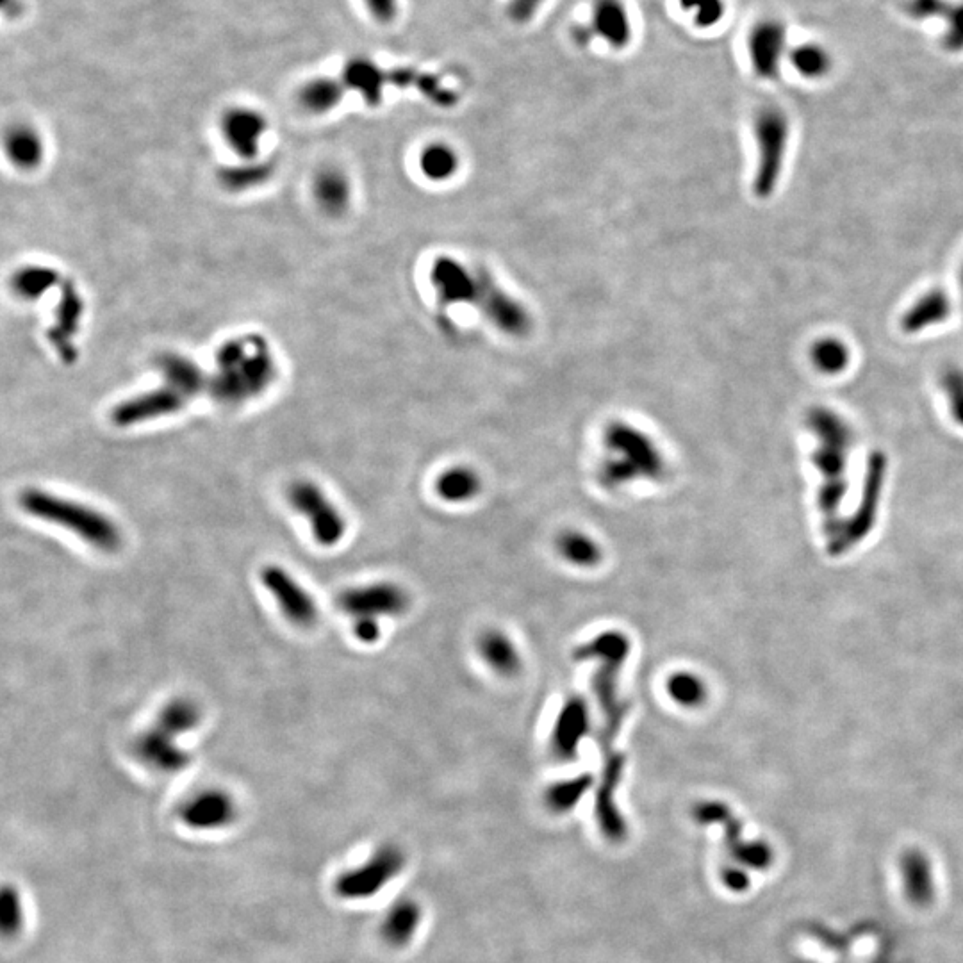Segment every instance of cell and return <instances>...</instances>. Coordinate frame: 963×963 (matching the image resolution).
<instances>
[{
  "label": "cell",
  "instance_id": "cell-6",
  "mask_svg": "<svg viewBox=\"0 0 963 963\" xmlns=\"http://www.w3.org/2000/svg\"><path fill=\"white\" fill-rule=\"evenodd\" d=\"M405 855L402 849L386 844L380 846L373 855L350 871L339 874L334 890L339 898L346 901H359L377 896L387 883L395 880L404 871Z\"/></svg>",
  "mask_w": 963,
  "mask_h": 963
},
{
  "label": "cell",
  "instance_id": "cell-2",
  "mask_svg": "<svg viewBox=\"0 0 963 963\" xmlns=\"http://www.w3.org/2000/svg\"><path fill=\"white\" fill-rule=\"evenodd\" d=\"M213 396L222 404H241L263 393L275 379V361L261 338L232 339L218 352Z\"/></svg>",
  "mask_w": 963,
  "mask_h": 963
},
{
  "label": "cell",
  "instance_id": "cell-39",
  "mask_svg": "<svg viewBox=\"0 0 963 963\" xmlns=\"http://www.w3.org/2000/svg\"><path fill=\"white\" fill-rule=\"evenodd\" d=\"M22 924H24V905L20 894L13 887H4L0 898V930L6 937H11L22 928Z\"/></svg>",
  "mask_w": 963,
  "mask_h": 963
},
{
  "label": "cell",
  "instance_id": "cell-13",
  "mask_svg": "<svg viewBox=\"0 0 963 963\" xmlns=\"http://www.w3.org/2000/svg\"><path fill=\"white\" fill-rule=\"evenodd\" d=\"M220 129L229 149L241 159L252 161L259 154L268 122L257 109L236 106L223 113Z\"/></svg>",
  "mask_w": 963,
  "mask_h": 963
},
{
  "label": "cell",
  "instance_id": "cell-20",
  "mask_svg": "<svg viewBox=\"0 0 963 963\" xmlns=\"http://www.w3.org/2000/svg\"><path fill=\"white\" fill-rule=\"evenodd\" d=\"M477 650L478 655L486 662V666L493 669L496 675H518L519 669L523 666L518 646L502 630H496V628L486 630L478 637Z\"/></svg>",
  "mask_w": 963,
  "mask_h": 963
},
{
  "label": "cell",
  "instance_id": "cell-31",
  "mask_svg": "<svg viewBox=\"0 0 963 963\" xmlns=\"http://www.w3.org/2000/svg\"><path fill=\"white\" fill-rule=\"evenodd\" d=\"M59 282V273L50 266H24L20 268L13 279L11 286L15 295L24 300H38L47 291L56 288Z\"/></svg>",
  "mask_w": 963,
  "mask_h": 963
},
{
  "label": "cell",
  "instance_id": "cell-5",
  "mask_svg": "<svg viewBox=\"0 0 963 963\" xmlns=\"http://www.w3.org/2000/svg\"><path fill=\"white\" fill-rule=\"evenodd\" d=\"M753 136L758 150L753 193L755 197L766 200L773 197L782 177L791 138L789 116L780 107H760L753 118Z\"/></svg>",
  "mask_w": 963,
  "mask_h": 963
},
{
  "label": "cell",
  "instance_id": "cell-3",
  "mask_svg": "<svg viewBox=\"0 0 963 963\" xmlns=\"http://www.w3.org/2000/svg\"><path fill=\"white\" fill-rule=\"evenodd\" d=\"M603 436L607 457L601 462L598 475L601 486L618 489L639 480H659L666 473L659 446L639 428L614 421L605 428Z\"/></svg>",
  "mask_w": 963,
  "mask_h": 963
},
{
  "label": "cell",
  "instance_id": "cell-7",
  "mask_svg": "<svg viewBox=\"0 0 963 963\" xmlns=\"http://www.w3.org/2000/svg\"><path fill=\"white\" fill-rule=\"evenodd\" d=\"M289 502L295 511L309 519L316 543L325 548L336 546L346 534V521L334 503L313 482H297L289 489Z\"/></svg>",
  "mask_w": 963,
  "mask_h": 963
},
{
  "label": "cell",
  "instance_id": "cell-45",
  "mask_svg": "<svg viewBox=\"0 0 963 963\" xmlns=\"http://www.w3.org/2000/svg\"><path fill=\"white\" fill-rule=\"evenodd\" d=\"M960 288H962V304H963V264H962V270H960Z\"/></svg>",
  "mask_w": 963,
  "mask_h": 963
},
{
  "label": "cell",
  "instance_id": "cell-15",
  "mask_svg": "<svg viewBox=\"0 0 963 963\" xmlns=\"http://www.w3.org/2000/svg\"><path fill=\"white\" fill-rule=\"evenodd\" d=\"M591 728V714L587 701L571 696L560 708L552 730V753L562 762L577 758L582 741Z\"/></svg>",
  "mask_w": 963,
  "mask_h": 963
},
{
  "label": "cell",
  "instance_id": "cell-41",
  "mask_svg": "<svg viewBox=\"0 0 963 963\" xmlns=\"http://www.w3.org/2000/svg\"><path fill=\"white\" fill-rule=\"evenodd\" d=\"M363 4L368 15L380 25L393 24L400 11L398 0H363Z\"/></svg>",
  "mask_w": 963,
  "mask_h": 963
},
{
  "label": "cell",
  "instance_id": "cell-37",
  "mask_svg": "<svg viewBox=\"0 0 963 963\" xmlns=\"http://www.w3.org/2000/svg\"><path fill=\"white\" fill-rule=\"evenodd\" d=\"M270 175H272V166L264 165V163L263 165L261 163L259 165L248 163V165L223 170L222 182L227 190H248V188H256L259 184H263Z\"/></svg>",
  "mask_w": 963,
  "mask_h": 963
},
{
  "label": "cell",
  "instance_id": "cell-12",
  "mask_svg": "<svg viewBox=\"0 0 963 963\" xmlns=\"http://www.w3.org/2000/svg\"><path fill=\"white\" fill-rule=\"evenodd\" d=\"M182 823L197 832L222 830L236 819V803L231 794L207 789L191 796L179 808Z\"/></svg>",
  "mask_w": 963,
  "mask_h": 963
},
{
  "label": "cell",
  "instance_id": "cell-17",
  "mask_svg": "<svg viewBox=\"0 0 963 963\" xmlns=\"http://www.w3.org/2000/svg\"><path fill=\"white\" fill-rule=\"evenodd\" d=\"M749 59L755 74L762 79H774L780 70V59L785 49V29L776 20L758 22L748 40Z\"/></svg>",
  "mask_w": 963,
  "mask_h": 963
},
{
  "label": "cell",
  "instance_id": "cell-21",
  "mask_svg": "<svg viewBox=\"0 0 963 963\" xmlns=\"http://www.w3.org/2000/svg\"><path fill=\"white\" fill-rule=\"evenodd\" d=\"M341 81L346 90H354L363 97L368 106H377L384 95V86L389 83L386 74L377 63L371 59L354 58L348 61L341 74Z\"/></svg>",
  "mask_w": 963,
  "mask_h": 963
},
{
  "label": "cell",
  "instance_id": "cell-26",
  "mask_svg": "<svg viewBox=\"0 0 963 963\" xmlns=\"http://www.w3.org/2000/svg\"><path fill=\"white\" fill-rule=\"evenodd\" d=\"M6 152L13 165L22 170H33L43 161V140L31 125L18 124L6 136Z\"/></svg>",
  "mask_w": 963,
  "mask_h": 963
},
{
  "label": "cell",
  "instance_id": "cell-10",
  "mask_svg": "<svg viewBox=\"0 0 963 963\" xmlns=\"http://www.w3.org/2000/svg\"><path fill=\"white\" fill-rule=\"evenodd\" d=\"M261 582L266 591L275 598L280 612L288 618L291 625L298 628H311L316 625L320 616L316 603L286 569L266 566L261 571Z\"/></svg>",
  "mask_w": 963,
  "mask_h": 963
},
{
  "label": "cell",
  "instance_id": "cell-14",
  "mask_svg": "<svg viewBox=\"0 0 963 963\" xmlns=\"http://www.w3.org/2000/svg\"><path fill=\"white\" fill-rule=\"evenodd\" d=\"M430 277L432 286L436 288L439 304L443 307L475 305L477 302L480 272H471L468 266L450 257H439L432 266Z\"/></svg>",
  "mask_w": 963,
  "mask_h": 963
},
{
  "label": "cell",
  "instance_id": "cell-38",
  "mask_svg": "<svg viewBox=\"0 0 963 963\" xmlns=\"http://www.w3.org/2000/svg\"><path fill=\"white\" fill-rule=\"evenodd\" d=\"M939 386L946 395L953 420L963 427V368L949 364L940 371Z\"/></svg>",
  "mask_w": 963,
  "mask_h": 963
},
{
  "label": "cell",
  "instance_id": "cell-36",
  "mask_svg": "<svg viewBox=\"0 0 963 963\" xmlns=\"http://www.w3.org/2000/svg\"><path fill=\"white\" fill-rule=\"evenodd\" d=\"M792 66L807 79H821L832 70V56L815 43L801 45L791 56Z\"/></svg>",
  "mask_w": 963,
  "mask_h": 963
},
{
  "label": "cell",
  "instance_id": "cell-42",
  "mask_svg": "<svg viewBox=\"0 0 963 963\" xmlns=\"http://www.w3.org/2000/svg\"><path fill=\"white\" fill-rule=\"evenodd\" d=\"M546 0H509L507 15L514 24H530Z\"/></svg>",
  "mask_w": 963,
  "mask_h": 963
},
{
  "label": "cell",
  "instance_id": "cell-11",
  "mask_svg": "<svg viewBox=\"0 0 963 963\" xmlns=\"http://www.w3.org/2000/svg\"><path fill=\"white\" fill-rule=\"evenodd\" d=\"M480 313L493 323L494 327L509 336H525L530 329V314L516 298L503 291L493 277L480 270V288L477 302Z\"/></svg>",
  "mask_w": 963,
  "mask_h": 963
},
{
  "label": "cell",
  "instance_id": "cell-22",
  "mask_svg": "<svg viewBox=\"0 0 963 963\" xmlns=\"http://www.w3.org/2000/svg\"><path fill=\"white\" fill-rule=\"evenodd\" d=\"M83 311V300L79 297L74 284H65L63 295L59 300L58 321H56V327L50 330L49 338L66 361L74 359L72 338H74L75 330L79 327Z\"/></svg>",
  "mask_w": 963,
  "mask_h": 963
},
{
  "label": "cell",
  "instance_id": "cell-9",
  "mask_svg": "<svg viewBox=\"0 0 963 963\" xmlns=\"http://www.w3.org/2000/svg\"><path fill=\"white\" fill-rule=\"evenodd\" d=\"M191 400L179 389L163 382V386L145 391L143 395L127 398L111 412L116 427H134L156 418L170 416L181 411Z\"/></svg>",
  "mask_w": 963,
  "mask_h": 963
},
{
  "label": "cell",
  "instance_id": "cell-8",
  "mask_svg": "<svg viewBox=\"0 0 963 963\" xmlns=\"http://www.w3.org/2000/svg\"><path fill=\"white\" fill-rule=\"evenodd\" d=\"M339 609L354 619L396 618L402 616L411 605L409 594L400 585L391 582L363 585L346 589L339 596Z\"/></svg>",
  "mask_w": 963,
  "mask_h": 963
},
{
  "label": "cell",
  "instance_id": "cell-30",
  "mask_svg": "<svg viewBox=\"0 0 963 963\" xmlns=\"http://www.w3.org/2000/svg\"><path fill=\"white\" fill-rule=\"evenodd\" d=\"M557 552L575 568H594L601 560V546L580 530H564L557 537Z\"/></svg>",
  "mask_w": 963,
  "mask_h": 963
},
{
  "label": "cell",
  "instance_id": "cell-23",
  "mask_svg": "<svg viewBox=\"0 0 963 963\" xmlns=\"http://www.w3.org/2000/svg\"><path fill=\"white\" fill-rule=\"evenodd\" d=\"M341 77H313L298 90V104L311 115H325L345 97Z\"/></svg>",
  "mask_w": 963,
  "mask_h": 963
},
{
  "label": "cell",
  "instance_id": "cell-34",
  "mask_svg": "<svg viewBox=\"0 0 963 963\" xmlns=\"http://www.w3.org/2000/svg\"><path fill=\"white\" fill-rule=\"evenodd\" d=\"M420 168L430 181H448L459 170V156L446 143H430L421 152Z\"/></svg>",
  "mask_w": 963,
  "mask_h": 963
},
{
  "label": "cell",
  "instance_id": "cell-16",
  "mask_svg": "<svg viewBox=\"0 0 963 963\" xmlns=\"http://www.w3.org/2000/svg\"><path fill=\"white\" fill-rule=\"evenodd\" d=\"M134 753L140 758L141 764L157 773H179L191 762L190 753L177 746L175 737L159 726H152L147 732L141 733L134 742Z\"/></svg>",
  "mask_w": 963,
  "mask_h": 963
},
{
  "label": "cell",
  "instance_id": "cell-4",
  "mask_svg": "<svg viewBox=\"0 0 963 963\" xmlns=\"http://www.w3.org/2000/svg\"><path fill=\"white\" fill-rule=\"evenodd\" d=\"M18 502L29 516L74 532L99 552L115 553L122 546V532L115 521L88 505L34 487L22 491Z\"/></svg>",
  "mask_w": 963,
  "mask_h": 963
},
{
  "label": "cell",
  "instance_id": "cell-18",
  "mask_svg": "<svg viewBox=\"0 0 963 963\" xmlns=\"http://www.w3.org/2000/svg\"><path fill=\"white\" fill-rule=\"evenodd\" d=\"M594 36L610 49L623 50L632 43L634 27L623 0H594L591 11Z\"/></svg>",
  "mask_w": 963,
  "mask_h": 963
},
{
  "label": "cell",
  "instance_id": "cell-35",
  "mask_svg": "<svg viewBox=\"0 0 963 963\" xmlns=\"http://www.w3.org/2000/svg\"><path fill=\"white\" fill-rule=\"evenodd\" d=\"M666 691L667 696L675 701L676 705L684 708L698 707L707 696L703 682L689 671H676L669 676Z\"/></svg>",
  "mask_w": 963,
  "mask_h": 963
},
{
  "label": "cell",
  "instance_id": "cell-32",
  "mask_svg": "<svg viewBox=\"0 0 963 963\" xmlns=\"http://www.w3.org/2000/svg\"><path fill=\"white\" fill-rule=\"evenodd\" d=\"M593 787L591 774H580L564 782L553 783L546 791V805L553 814H568L577 807L585 794Z\"/></svg>",
  "mask_w": 963,
  "mask_h": 963
},
{
  "label": "cell",
  "instance_id": "cell-44",
  "mask_svg": "<svg viewBox=\"0 0 963 963\" xmlns=\"http://www.w3.org/2000/svg\"><path fill=\"white\" fill-rule=\"evenodd\" d=\"M571 38H573L575 43L580 45V47H585V45L593 42V38H596V36H594L591 25H589V27H585V25H575L573 31H571Z\"/></svg>",
  "mask_w": 963,
  "mask_h": 963
},
{
  "label": "cell",
  "instance_id": "cell-28",
  "mask_svg": "<svg viewBox=\"0 0 963 963\" xmlns=\"http://www.w3.org/2000/svg\"><path fill=\"white\" fill-rule=\"evenodd\" d=\"M810 363L815 370L828 377H837L848 370L851 364V348L844 339L837 336H823L815 339L808 350Z\"/></svg>",
  "mask_w": 963,
  "mask_h": 963
},
{
  "label": "cell",
  "instance_id": "cell-29",
  "mask_svg": "<svg viewBox=\"0 0 963 963\" xmlns=\"http://www.w3.org/2000/svg\"><path fill=\"white\" fill-rule=\"evenodd\" d=\"M350 182L339 170H323L314 181V198L318 206L329 214H341L350 204Z\"/></svg>",
  "mask_w": 963,
  "mask_h": 963
},
{
  "label": "cell",
  "instance_id": "cell-19",
  "mask_svg": "<svg viewBox=\"0 0 963 963\" xmlns=\"http://www.w3.org/2000/svg\"><path fill=\"white\" fill-rule=\"evenodd\" d=\"M953 313V302L946 289L933 288L922 293L901 316V330L905 334H921L926 329L946 323Z\"/></svg>",
  "mask_w": 963,
  "mask_h": 963
},
{
  "label": "cell",
  "instance_id": "cell-40",
  "mask_svg": "<svg viewBox=\"0 0 963 963\" xmlns=\"http://www.w3.org/2000/svg\"><path fill=\"white\" fill-rule=\"evenodd\" d=\"M678 4L692 13L694 24L700 29L714 27L725 17V0H678Z\"/></svg>",
  "mask_w": 963,
  "mask_h": 963
},
{
  "label": "cell",
  "instance_id": "cell-24",
  "mask_svg": "<svg viewBox=\"0 0 963 963\" xmlns=\"http://www.w3.org/2000/svg\"><path fill=\"white\" fill-rule=\"evenodd\" d=\"M159 368L163 371L166 384L179 389L181 393L193 400L200 395V391L207 386L206 371L202 370L195 361L179 354H166L159 361Z\"/></svg>",
  "mask_w": 963,
  "mask_h": 963
},
{
  "label": "cell",
  "instance_id": "cell-27",
  "mask_svg": "<svg viewBox=\"0 0 963 963\" xmlns=\"http://www.w3.org/2000/svg\"><path fill=\"white\" fill-rule=\"evenodd\" d=\"M482 489L480 475L468 466H453L443 471L436 480V493L446 503H468L475 500Z\"/></svg>",
  "mask_w": 963,
  "mask_h": 963
},
{
  "label": "cell",
  "instance_id": "cell-25",
  "mask_svg": "<svg viewBox=\"0 0 963 963\" xmlns=\"http://www.w3.org/2000/svg\"><path fill=\"white\" fill-rule=\"evenodd\" d=\"M420 922V905L411 899H402L387 912L380 926V935L389 946L402 947L411 942Z\"/></svg>",
  "mask_w": 963,
  "mask_h": 963
},
{
  "label": "cell",
  "instance_id": "cell-43",
  "mask_svg": "<svg viewBox=\"0 0 963 963\" xmlns=\"http://www.w3.org/2000/svg\"><path fill=\"white\" fill-rule=\"evenodd\" d=\"M354 635L364 644H373L380 639V623L373 619H355Z\"/></svg>",
  "mask_w": 963,
  "mask_h": 963
},
{
  "label": "cell",
  "instance_id": "cell-33",
  "mask_svg": "<svg viewBox=\"0 0 963 963\" xmlns=\"http://www.w3.org/2000/svg\"><path fill=\"white\" fill-rule=\"evenodd\" d=\"M200 725V708L186 698H175L166 703L165 708L157 716L156 726L179 737L182 733L191 732Z\"/></svg>",
  "mask_w": 963,
  "mask_h": 963
},
{
  "label": "cell",
  "instance_id": "cell-1",
  "mask_svg": "<svg viewBox=\"0 0 963 963\" xmlns=\"http://www.w3.org/2000/svg\"><path fill=\"white\" fill-rule=\"evenodd\" d=\"M630 655V639L619 630L596 635L575 650L578 662H596L593 691L601 714L600 749L603 755L601 789L618 791L625 771V757L616 749L621 726L628 714V703L621 698L619 676Z\"/></svg>",
  "mask_w": 963,
  "mask_h": 963
}]
</instances>
